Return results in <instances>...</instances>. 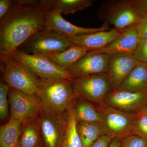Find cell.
Wrapping results in <instances>:
<instances>
[{
	"instance_id": "f546056e",
	"label": "cell",
	"mask_w": 147,
	"mask_h": 147,
	"mask_svg": "<svg viewBox=\"0 0 147 147\" xmlns=\"http://www.w3.org/2000/svg\"><path fill=\"white\" fill-rule=\"evenodd\" d=\"M13 5V1L1 0L0 1V19L3 20L9 12Z\"/></svg>"
},
{
	"instance_id": "5bb4252c",
	"label": "cell",
	"mask_w": 147,
	"mask_h": 147,
	"mask_svg": "<svg viewBox=\"0 0 147 147\" xmlns=\"http://www.w3.org/2000/svg\"><path fill=\"white\" fill-rule=\"evenodd\" d=\"M139 62L133 54L122 53L111 55L108 75L114 90L119 88Z\"/></svg>"
},
{
	"instance_id": "52a82bcc",
	"label": "cell",
	"mask_w": 147,
	"mask_h": 147,
	"mask_svg": "<svg viewBox=\"0 0 147 147\" xmlns=\"http://www.w3.org/2000/svg\"><path fill=\"white\" fill-rule=\"evenodd\" d=\"M9 57L26 65L40 78L74 79L66 69L56 65L43 55H29L17 50Z\"/></svg>"
},
{
	"instance_id": "30bf717a",
	"label": "cell",
	"mask_w": 147,
	"mask_h": 147,
	"mask_svg": "<svg viewBox=\"0 0 147 147\" xmlns=\"http://www.w3.org/2000/svg\"><path fill=\"white\" fill-rule=\"evenodd\" d=\"M110 58L111 55L90 50L66 70L74 79L100 74H108Z\"/></svg>"
},
{
	"instance_id": "603a6c76",
	"label": "cell",
	"mask_w": 147,
	"mask_h": 147,
	"mask_svg": "<svg viewBox=\"0 0 147 147\" xmlns=\"http://www.w3.org/2000/svg\"><path fill=\"white\" fill-rule=\"evenodd\" d=\"M77 127L83 147H91L99 137L105 135L100 123L77 122Z\"/></svg>"
},
{
	"instance_id": "4316f807",
	"label": "cell",
	"mask_w": 147,
	"mask_h": 147,
	"mask_svg": "<svg viewBox=\"0 0 147 147\" xmlns=\"http://www.w3.org/2000/svg\"><path fill=\"white\" fill-rule=\"evenodd\" d=\"M147 140L131 134L124 138L121 147H147Z\"/></svg>"
},
{
	"instance_id": "83f0119b",
	"label": "cell",
	"mask_w": 147,
	"mask_h": 147,
	"mask_svg": "<svg viewBox=\"0 0 147 147\" xmlns=\"http://www.w3.org/2000/svg\"><path fill=\"white\" fill-rule=\"evenodd\" d=\"M133 55L139 61L147 64V39L140 38Z\"/></svg>"
},
{
	"instance_id": "ba28073f",
	"label": "cell",
	"mask_w": 147,
	"mask_h": 147,
	"mask_svg": "<svg viewBox=\"0 0 147 147\" xmlns=\"http://www.w3.org/2000/svg\"><path fill=\"white\" fill-rule=\"evenodd\" d=\"M9 118L23 122L38 118L42 111V106L36 94L30 95L10 88L8 93Z\"/></svg>"
},
{
	"instance_id": "2e32d148",
	"label": "cell",
	"mask_w": 147,
	"mask_h": 147,
	"mask_svg": "<svg viewBox=\"0 0 147 147\" xmlns=\"http://www.w3.org/2000/svg\"><path fill=\"white\" fill-rule=\"evenodd\" d=\"M121 30L115 28L109 31H102L71 37H67L74 45L88 51L99 50L108 46L119 35Z\"/></svg>"
},
{
	"instance_id": "6da1fadb",
	"label": "cell",
	"mask_w": 147,
	"mask_h": 147,
	"mask_svg": "<svg viewBox=\"0 0 147 147\" xmlns=\"http://www.w3.org/2000/svg\"><path fill=\"white\" fill-rule=\"evenodd\" d=\"M45 14L39 6L13 3L0 22V55L9 57L30 37L45 28Z\"/></svg>"
},
{
	"instance_id": "e0dca14e",
	"label": "cell",
	"mask_w": 147,
	"mask_h": 147,
	"mask_svg": "<svg viewBox=\"0 0 147 147\" xmlns=\"http://www.w3.org/2000/svg\"><path fill=\"white\" fill-rule=\"evenodd\" d=\"M93 0H41L39 7L47 12L57 9L61 14H74L91 6L94 3Z\"/></svg>"
},
{
	"instance_id": "8992f818",
	"label": "cell",
	"mask_w": 147,
	"mask_h": 147,
	"mask_svg": "<svg viewBox=\"0 0 147 147\" xmlns=\"http://www.w3.org/2000/svg\"><path fill=\"white\" fill-rule=\"evenodd\" d=\"M96 108L106 135L112 139L118 138L123 140L131 134L135 114L125 113L106 105Z\"/></svg>"
},
{
	"instance_id": "d4e9b609",
	"label": "cell",
	"mask_w": 147,
	"mask_h": 147,
	"mask_svg": "<svg viewBox=\"0 0 147 147\" xmlns=\"http://www.w3.org/2000/svg\"><path fill=\"white\" fill-rule=\"evenodd\" d=\"M131 134L147 140V115L139 112L135 114Z\"/></svg>"
},
{
	"instance_id": "277c9868",
	"label": "cell",
	"mask_w": 147,
	"mask_h": 147,
	"mask_svg": "<svg viewBox=\"0 0 147 147\" xmlns=\"http://www.w3.org/2000/svg\"><path fill=\"white\" fill-rule=\"evenodd\" d=\"M72 45L67 37L45 27L30 37L17 50L29 55L45 56L62 52Z\"/></svg>"
},
{
	"instance_id": "484cf974",
	"label": "cell",
	"mask_w": 147,
	"mask_h": 147,
	"mask_svg": "<svg viewBox=\"0 0 147 147\" xmlns=\"http://www.w3.org/2000/svg\"><path fill=\"white\" fill-rule=\"evenodd\" d=\"M10 88L3 80L0 82V118L4 120L9 118L8 93Z\"/></svg>"
},
{
	"instance_id": "d6986e66",
	"label": "cell",
	"mask_w": 147,
	"mask_h": 147,
	"mask_svg": "<svg viewBox=\"0 0 147 147\" xmlns=\"http://www.w3.org/2000/svg\"><path fill=\"white\" fill-rule=\"evenodd\" d=\"M38 118L23 122L18 147H45Z\"/></svg>"
},
{
	"instance_id": "d590c367",
	"label": "cell",
	"mask_w": 147,
	"mask_h": 147,
	"mask_svg": "<svg viewBox=\"0 0 147 147\" xmlns=\"http://www.w3.org/2000/svg\"></svg>"
},
{
	"instance_id": "8fae6325",
	"label": "cell",
	"mask_w": 147,
	"mask_h": 147,
	"mask_svg": "<svg viewBox=\"0 0 147 147\" xmlns=\"http://www.w3.org/2000/svg\"><path fill=\"white\" fill-rule=\"evenodd\" d=\"M45 147H59L66 125L65 113L58 115L42 111L38 118Z\"/></svg>"
},
{
	"instance_id": "44dd1931",
	"label": "cell",
	"mask_w": 147,
	"mask_h": 147,
	"mask_svg": "<svg viewBox=\"0 0 147 147\" xmlns=\"http://www.w3.org/2000/svg\"><path fill=\"white\" fill-rule=\"evenodd\" d=\"M88 51L84 47L72 45L62 52L50 54L45 57L56 65L67 69L83 57Z\"/></svg>"
},
{
	"instance_id": "7a4b0ae2",
	"label": "cell",
	"mask_w": 147,
	"mask_h": 147,
	"mask_svg": "<svg viewBox=\"0 0 147 147\" xmlns=\"http://www.w3.org/2000/svg\"><path fill=\"white\" fill-rule=\"evenodd\" d=\"M73 80L39 78L36 94L42 111L60 115L65 113L77 98L72 84Z\"/></svg>"
},
{
	"instance_id": "5b68a950",
	"label": "cell",
	"mask_w": 147,
	"mask_h": 147,
	"mask_svg": "<svg viewBox=\"0 0 147 147\" xmlns=\"http://www.w3.org/2000/svg\"><path fill=\"white\" fill-rule=\"evenodd\" d=\"M72 84L76 98L97 105L98 107L103 105L105 100L114 90L109 76L106 74L74 79Z\"/></svg>"
},
{
	"instance_id": "9a60e30c",
	"label": "cell",
	"mask_w": 147,
	"mask_h": 147,
	"mask_svg": "<svg viewBox=\"0 0 147 147\" xmlns=\"http://www.w3.org/2000/svg\"><path fill=\"white\" fill-rule=\"evenodd\" d=\"M140 39L135 24L122 29L119 35L108 46L94 50L110 55L122 53L133 54Z\"/></svg>"
},
{
	"instance_id": "8d00e7d4",
	"label": "cell",
	"mask_w": 147,
	"mask_h": 147,
	"mask_svg": "<svg viewBox=\"0 0 147 147\" xmlns=\"http://www.w3.org/2000/svg\"></svg>"
},
{
	"instance_id": "e575fe53",
	"label": "cell",
	"mask_w": 147,
	"mask_h": 147,
	"mask_svg": "<svg viewBox=\"0 0 147 147\" xmlns=\"http://www.w3.org/2000/svg\"><path fill=\"white\" fill-rule=\"evenodd\" d=\"M140 112L147 115V103L146 105H145V106L144 107V108H143V110H142V111H141Z\"/></svg>"
},
{
	"instance_id": "ffe728a7",
	"label": "cell",
	"mask_w": 147,
	"mask_h": 147,
	"mask_svg": "<svg viewBox=\"0 0 147 147\" xmlns=\"http://www.w3.org/2000/svg\"><path fill=\"white\" fill-rule=\"evenodd\" d=\"M76 100H74L66 111L65 131L59 147H83L77 130V121L74 114Z\"/></svg>"
},
{
	"instance_id": "4dcf8cb0",
	"label": "cell",
	"mask_w": 147,
	"mask_h": 147,
	"mask_svg": "<svg viewBox=\"0 0 147 147\" xmlns=\"http://www.w3.org/2000/svg\"><path fill=\"white\" fill-rule=\"evenodd\" d=\"M112 140V138L108 135H102L97 139L91 147H108Z\"/></svg>"
},
{
	"instance_id": "7c38bea8",
	"label": "cell",
	"mask_w": 147,
	"mask_h": 147,
	"mask_svg": "<svg viewBox=\"0 0 147 147\" xmlns=\"http://www.w3.org/2000/svg\"><path fill=\"white\" fill-rule=\"evenodd\" d=\"M147 103V92H130L116 89L107 98L103 105L136 114L141 112Z\"/></svg>"
},
{
	"instance_id": "d6a6232c",
	"label": "cell",
	"mask_w": 147,
	"mask_h": 147,
	"mask_svg": "<svg viewBox=\"0 0 147 147\" xmlns=\"http://www.w3.org/2000/svg\"><path fill=\"white\" fill-rule=\"evenodd\" d=\"M140 10L143 16H147V0H139Z\"/></svg>"
},
{
	"instance_id": "cb8c5ba5",
	"label": "cell",
	"mask_w": 147,
	"mask_h": 147,
	"mask_svg": "<svg viewBox=\"0 0 147 147\" xmlns=\"http://www.w3.org/2000/svg\"><path fill=\"white\" fill-rule=\"evenodd\" d=\"M74 111L77 122H101L100 114L97 108L90 102L82 98H76Z\"/></svg>"
},
{
	"instance_id": "4fadbf2b",
	"label": "cell",
	"mask_w": 147,
	"mask_h": 147,
	"mask_svg": "<svg viewBox=\"0 0 147 147\" xmlns=\"http://www.w3.org/2000/svg\"><path fill=\"white\" fill-rule=\"evenodd\" d=\"M57 9L46 12L45 27L66 37L89 34L109 30L108 22L98 28H87L78 26L65 20Z\"/></svg>"
},
{
	"instance_id": "3957f363",
	"label": "cell",
	"mask_w": 147,
	"mask_h": 147,
	"mask_svg": "<svg viewBox=\"0 0 147 147\" xmlns=\"http://www.w3.org/2000/svg\"><path fill=\"white\" fill-rule=\"evenodd\" d=\"M0 61L2 79L9 88L28 94H36L39 77L26 65L11 57L0 55Z\"/></svg>"
},
{
	"instance_id": "f1b7e54d",
	"label": "cell",
	"mask_w": 147,
	"mask_h": 147,
	"mask_svg": "<svg viewBox=\"0 0 147 147\" xmlns=\"http://www.w3.org/2000/svg\"><path fill=\"white\" fill-rule=\"evenodd\" d=\"M135 25L140 38L147 39V16H144Z\"/></svg>"
},
{
	"instance_id": "7402d4cb",
	"label": "cell",
	"mask_w": 147,
	"mask_h": 147,
	"mask_svg": "<svg viewBox=\"0 0 147 147\" xmlns=\"http://www.w3.org/2000/svg\"><path fill=\"white\" fill-rule=\"evenodd\" d=\"M23 122L9 118L0 129V147H18Z\"/></svg>"
},
{
	"instance_id": "ac0fdd59",
	"label": "cell",
	"mask_w": 147,
	"mask_h": 147,
	"mask_svg": "<svg viewBox=\"0 0 147 147\" xmlns=\"http://www.w3.org/2000/svg\"><path fill=\"white\" fill-rule=\"evenodd\" d=\"M117 89L130 92H147V64L139 61Z\"/></svg>"
},
{
	"instance_id": "836d02e7",
	"label": "cell",
	"mask_w": 147,
	"mask_h": 147,
	"mask_svg": "<svg viewBox=\"0 0 147 147\" xmlns=\"http://www.w3.org/2000/svg\"><path fill=\"white\" fill-rule=\"evenodd\" d=\"M122 139L115 138L112 139L108 147H121Z\"/></svg>"
},
{
	"instance_id": "1f68e13d",
	"label": "cell",
	"mask_w": 147,
	"mask_h": 147,
	"mask_svg": "<svg viewBox=\"0 0 147 147\" xmlns=\"http://www.w3.org/2000/svg\"><path fill=\"white\" fill-rule=\"evenodd\" d=\"M40 1L37 0H16L13 1V5L20 6H39Z\"/></svg>"
},
{
	"instance_id": "9c48e42d",
	"label": "cell",
	"mask_w": 147,
	"mask_h": 147,
	"mask_svg": "<svg viewBox=\"0 0 147 147\" xmlns=\"http://www.w3.org/2000/svg\"><path fill=\"white\" fill-rule=\"evenodd\" d=\"M107 11L105 21L119 30L137 24L144 17L139 0L113 1Z\"/></svg>"
}]
</instances>
